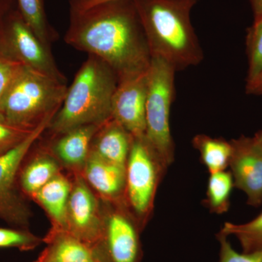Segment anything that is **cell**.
I'll use <instances>...</instances> for the list:
<instances>
[{
	"mask_svg": "<svg viewBox=\"0 0 262 262\" xmlns=\"http://www.w3.org/2000/svg\"><path fill=\"white\" fill-rule=\"evenodd\" d=\"M59 173V165L53 157L48 154L38 155L22 172V189L27 194L33 196Z\"/></svg>",
	"mask_w": 262,
	"mask_h": 262,
	"instance_id": "19",
	"label": "cell"
},
{
	"mask_svg": "<svg viewBox=\"0 0 262 262\" xmlns=\"http://www.w3.org/2000/svg\"><path fill=\"white\" fill-rule=\"evenodd\" d=\"M65 42L110 66L119 80L146 73L151 56L134 0L70 9Z\"/></svg>",
	"mask_w": 262,
	"mask_h": 262,
	"instance_id": "1",
	"label": "cell"
},
{
	"mask_svg": "<svg viewBox=\"0 0 262 262\" xmlns=\"http://www.w3.org/2000/svg\"><path fill=\"white\" fill-rule=\"evenodd\" d=\"M246 89L248 94L262 95V72L253 82L246 84Z\"/></svg>",
	"mask_w": 262,
	"mask_h": 262,
	"instance_id": "29",
	"label": "cell"
},
{
	"mask_svg": "<svg viewBox=\"0 0 262 262\" xmlns=\"http://www.w3.org/2000/svg\"><path fill=\"white\" fill-rule=\"evenodd\" d=\"M192 146L199 151L201 162L209 173L222 171L228 168L232 152L231 141L198 134L193 138Z\"/></svg>",
	"mask_w": 262,
	"mask_h": 262,
	"instance_id": "18",
	"label": "cell"
},
{
	"mask_svg": "<svg viewBox=\"0 0 262 262\" xmlns=\"http://www.w3.org/2000/svg\"><path fill=\"white\" fill-rule=\"evenodd\" d=\"M139 223L125 203H116L104 223V239L108 262H139Z\"/></svg>",
	"mask_w": 262,
	"mask_h": 262,
	"instance_id": "12",
	"label": "cell"
},
{
	"mask_svg": "<svg viewBox=\"0 0 262 262\" xmlns=\"http://www.w3.org/2000/svg\"><path fill=\"white\" fill-rule=\"evenodd\" d=\"M134 136L111 118L99 127L91 144V152L101 159L125 167Z\"/></svg>",
	"mask_w": 262,
	"mask_h": 262,
	"instance_id": "14",
	"label": "cell"
},
{
	"mask_svg": "<svg viewBox=\"0 0 262 262\" xmlns=\"http://www.w3.org/2000/svg\"><path fill=\"white\" fill-rule=\"evenodd\" d=\"M103 124L82 125L58 134L52 148L53 154L67 166H84L94 136Z\"/></svg>",
	"mask_w": 262,
	"mask_h": 262,
	"instance_id": "15",
	"label": "cell"
},
{
	"mask_svg": "<svg viewBox=\"0 0 262 262\" xmlns=\"http://www.w3.org/2000/svg\"><path fill=\"white\" fill-rule=\"evenodd\" d=\"M216 237L220 244L218 262H262V249L250 253H238L232 248L227 239L228 236L219 232Z\"/></svg>",
	"mask_w": 262,
	"mask_h": 262,
	"instance_id": "26",
	"label": "cell"
},
{
	"mask_svg": "<svg viewBox=\"0 0 262 262\" xmlns=\"http://www.w3.org/2000/svg\"><path fill=\"white\" fill-rule=\"evenodd\" d=\"M254 15H262V0H249Z\"/></svg>",
	"mask_w": 262,
	"mask_h": 262,
	"instance_id": "30",
	"label": "cell"
},
{
	"mask_svg": "<svg viewBox=\"0 0 262 262\" xmlns=\"http://www.w3.org/2000/svg\"><path fill=\"white\" fill-rule=\"evenodd\" d=\"M67 89V83L24 66L0 101V113L13 125L35 128L56 115Z\"/></svg>",
	"mask_w": 262,
	"mask_h": 262,
	"instance_id": "4",
	"label": "cell"
},
{
	"mask_svg": "<svg viewBox=\"0 0 262 262\" xmlns=\"http://www.w3.org/2000/svg\"><path fill=\"white\" fill-rule=\"evenodd\" d=\"M24 66L0 44V101Z\"/></svg>",
	"mask_w": 262,
	"mask_h": 262,
	"instance_id": "24",
	"label": "cell"
},
{
	"mask_svg": "<svg viewBox=\"0 0 262 262\" xmlns=\"http://www.w3.org/2000/svg\"><path fill=\"white\" fill-rule=\"evenodd\" d=\"M176 72L167 62L151 58L148 70L145 137L168 166L175 158L170 116L175 96Z\"/></svg>",
	"mask_w": 262,
	"mask_h": 262,
	"instance_id": "6",
	"label": "cell"
},
{
	"mask_svg": "<svg viewBox=\"0 0 262 262\" xmlns=\"http://www.w3.org/2000/svg\"><path fill=\"white\" fill-rule=\"evenodd\" d=\"M118 82L110 66L89 55L47 129L57 136L82 125L104 123L112 118V101Z\"/></svg>",
	"mask_w": 262,
	"mask_h": 262,
	"instance_id": "3",
	"label": "cell"
},
{
	"mask_svg": "<svg viewBox=\"0 0 262 262\" xmlns=\"http://www.w3.org/2000/svg\"><path fill=\"white\" fill-rule=\"evenodd\" d=\"M39 243V238L29 232L0 228V248H18L21 250H29L37 246Z\"/></svg>",
	"mask_w": 262,
	"mask_h": 262,
	"instance_id": "27",
	"label": "cell"
},
{
	"mask_svg": "<svg viewBox=\"0 0 262 262\" xmlns=\"http://www.w3.org/2000/svg\"><path fill=\"white\" fill-rule=\"evenodd\" d=\"M19 12L33 32L43 43L51 48L57 34L50 25L45 8V0H17Z\"/></svg>",
	"mask_w": 262,
	"mask_h": 262,
	"instance_id": "21",
	"label": "cell"
},
{
	"mask_svg": "<svg viewBox=\"0 0 262 262\" xmlns=\"http://www.w3.org/2000/svg\"><path fill=\"white\" fill-rule=\"evenodd\" d=\"M255 136H256V137H257L258 139H259V140H261L262 141V130L258 131L257 134H256V135Z\"/></svg>",
	"mask_w": 262,
	"mask_h": 262,
	"instance_id": "31",
	"label": "cell"
},
{
	"mask_svg": "<svg viewBox=\"0 0 262 262\" xmlns=\"http://www.w3.org/2000/svg\"><path fill=\"white\" fill-rule=\"evenodd\" d=\"M72 184L58 174L33 195L56 222L60 232L67 230V207Z\"/></svg>",
	"mask_w": 262,
	"mask_h": 262,
	"instance_id": "16",
	"label": "cell"
},
{
	"mask_svg": "<svg viewBox=\"0 0 262 262\" xmlns=\"http://www.w3.org/2000/svg\"><path fill=\"white\" fill-rule=\"evenodd\" d=\"M72 184L67 207V232L87 245L103 239L104 223L98 213L97 201L87 182L77 177Z\"/></svg>",
	"mask_w": 262,
	"mask_h": 262,
	"instance_id": "9",
	"label": "cell"
},
{
	"mask_svg": "<svg viewBox=\"0 0 262 262\" xmlns=\"http://www.w3.org/2000/svg\"><path fill=\"white\" fill-rule=\"evenodd\" d=\"M198 0H134L151 58L180 71L199 64L203 52L192 22Z\"/></svg>",
	"mask_w": 262,
	"mask_h": 262,
	"instance_id": "2",
	"label": "cell"
},
{
	"mask_svg": "<svg viewBox=\"0 0 262 262\" xmlns=\"http://www.w3.org/2000/svg\"><path fill=\"white\" fill-rule=\"evenodd\" d=\"M84 179L101 196L114 203H125V167L101 159L90 151Z\"/></svg>",
	"mask_w": 262,
	"mask_h": 262,
	"instance_id": "13",
	"label": "cell"
},
{
	"mask_svg": "<svg viewBox=\"0 0 262 262\" xmlns=\"http://www.w3.org/2000/svg\"><path fill=\"white\" fill-rule=\"evenodd\" d=\"M94 262H102V261H98V259H97V258H96V259H95V261Z\"/></svg>",
	"mask_w": 262,
	"mask_h": 262,
	"instance_id": "32",
	"label": "cell"
},
{
	"mask_svg": "<svg viewBox=\"0 0 262 262\" xmlns=\"http://www.w3.org/2000/svg\"><path fill=\"white\" fill-rule=\"evenodd\" d=\"M2 45L25 67L67 83V79L58 69L51 48L43 43L20 14L13 16L7 28Z\"/></svg>",
	"mask_w": 262,
	"mask_h": 262,
	"instance_id": "7",
	"label": "cell"
},
{
	"mask_svg": "<svg viewBox=\"0 0 262 262\" xmlns=\"http://www.w3.org/2000/svg\"><path fill=\"white\" fill-rule=\"evenodd\" d=\"M2 2H3V0H0V9H1Z\"/></svg>",
	"mask_w": 262,
	"mask_h": 262,
	"instance_id": "33",
	"label": "cell"
},
{
	"mask_svg": "<svg viewBox=\"0 0 262 262\" xmlns=\"http://www.w3.org/2000/svg\"><path fill=\"white\" fill-rule=\"evenodd\" d=\"M117 0H70V9L84 10L96 5Z\"/></svg>",
	"mask_w": 262,
	"mask_h": 262,
	"instance_id": "28",
	"label": "cell"
},
{
	"mask_svg": "<svg viewBox=\"0 0 262 262\" xmlns=\"http://www.w3.org/2000/svg\"><path fill=\"white\" fill-rule=\"evenodd\" d=\"M34 129L24 128L13 125L0 113V155L23 141Z\"/></svg>",
	"mask_w": 262,
	"mask_h": 262,
	"instance_id": "25",
	"label": "cell"
},
{
	"mask_svg": "<svg viewBox=\"0 0 262 262\" xmlns=\"http://www.w3.org/2000/svg\"><path fill=\"white\" fill-rule=\"evenodd\" d=\"M168 165L145 136L134 137L125 165V203L139 226L149 220Z\"/></svg>",
	"mask_w": 262,
	"mask_h": 262,
	"instance_id": "5",
	"label": "cell"
},
{
	"mask_svg": "<svg viewBox=\"0 0 262 262\" xmlns=\"http://www.w3.org/2000/svg\"><path fill=\"white\" fill-rule=\"evenodd\" d=\"M220 232L237 237L243 252L250 253L262 249V212L254 220L242 225L226 222Z\"/></svg>",
	"mask_w": 262,
	"mask_h": 262,
	"instance_id": "22",
	"label": "cell"
},
{
	"mask_svg": "<svg viewBox=\"0 0 262 262\" xmlns=\"http://www.w3.org/2000/svg\"><path fill=\"white\" fill-rule=\"evenodd\" d=\"M94 252L89 245L65 232L51 239V246L39 262H94Z\"/></svg>",
	"mask_w": 262,
	"mask_h": 262,
	"instance_id": "17",
	"label": "cell"
},
{
	"mask_svg": "<svg viewBox=\"0 0 262 262\" xmlns=\"http://www.w3.org/2000/svg\"><path fill=\"white\" fill-rule=\"evenodd\" d=\"M148 72L119 80L112 101V118L134 136L146 133Z\"/></svg>",
	"mask_w": 262,
	"mask_h": 262,
	"instance_id": "10",
	"label": "cell"
},
{
	"mask_svg": "<svg viewBox=\"0 0 262 262\" xmlns=\"http://www.w3.org/2000/svg\"><path fill=\"white\" fill-rule=\"evenodd\" d=\"M54 116L45 119L23 141L0 155V216L12 222H20L23 209L13 189L15 176L22 160L49 126Z\"/></svg>",
	"mask_w": 262,
	"mask_h": 262,
	"instance_id": "11",
	"label": "cell"
},
{
	"mask_svg": "<svg viewBox=\"0 0 262 262\" xmlns=\"http://www.w3.org/2000/svg\"><path fill=\"white\" fill-rule=\"evenodd\" d=\"M234 187L233 177L228 170L210 173L204 205L211 213L223 214L229 211L230 196Z\"/></svg>",
	"mask_w": 262,
	"mask_h": 262,
	"instance_id": "20",
	"label": "cell"
},
{
	"mask_svg": "<svg viewBox=\"0 0 262 262\" xmlns=\"http://www.w3.org/2000/svg\"><path fill=\"white\" fill-rule=\"evenodd\" d=\"M231 143L229 167L234 187L246 193L248 205L259 206L262 203V141L256 136H242Z\"/></svg>",
	"mask_w": 262,
	"mask_h": 262,
	"instance_id": "8",
	"label": "cell"
},
{
	"mask_svg": "<svg viewBox=\"0 0 262 262\" xmlns=\"http://www.w3.org/2000/svg\"><path fill=\"white\" fill-rule=\"evenodd\" d=\"M246 52L248 70L246 84L253 82L262 72V15H254L247 30Z\"/></svg>",
	"mask_w": 262,
	"mask_h": 262,
	"instance_id": "23",
	"label": "cell"
}]
</instances>
